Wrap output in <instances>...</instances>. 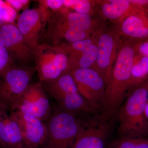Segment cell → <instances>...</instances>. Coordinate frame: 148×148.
Returning <instances> with one entry per match:
<instances>
[{"label": "cell", "instance_id": "1", "mask_svg": "<svg viewBox=\"0 0 148 148\" xmlns=\"http://www.w3.org/2000/svg\"><path fill=\"white\" fill-rule=\"evenodd\" d=\"M140 41L126 38L122 40L110 79L106 85L105 108L101 115L106 120L116 115L128 95L132 66Z\"/></svg>", "mask_w": 148, "mask_h": 148}, {"label": "cell", "instance_id": "2", "mask_svg": "<svg viewBox=\"0 0 148 148\" xmlns=\"http://www.w3.org/2000/svg\"><path fill=\"white\" fill-rule=\"evenodd\" d=\"M148 100V79L130 92L116 114L119 137H148V120L145 114Z\"/></svg>", "mask_w": 148, "mask_h": 148}, {"label": "cell", "instance_id": "3", "mask_svg": "<svg viewBox=\"0 0 148 148\" xmlns=\"http://www.w3.org/2000/svg\"><path fill=\"white\" fill-rule=\"evenodd\" d=\"M41 83L64 112L78 116L94 115L98 112L80 94L69 71L56 79Z\"/></svg>", "mask_w": 148, "mask_h": 148}, {"label": "cell", "instance_id": "4", "mask_svg": "<svg viewBox=\"0 0 148 148\" xmlns=\"http://www.w3.org/2000/svg\"><path fill=\"white\" fill-rule=\"evenodd\" d=\"M47 121L48 138L44 148H71L85 122L61 109L51 114Z\"/></svg>", "mask_w": 148, "mask_h": 148}, {"label": "cell", "instance_id": "5", "mask_svg": "<svg viewBox=\"0 0 148 148\" xmlns=\"http://www.w3.org/2000/svg\"><path fill=\"white\" fill-rule=\"evenodd\" d=\"M33 54L41 83L56 79L69 71V55L59 45L39 44Z\"/></svg>", "mask_w": 148, "mask_h": 148}, {"label": "cell", "instance_id": "6", "mask_svg": "<svg viewBox=\"0 0 148 148\" xmlns=\"http://www.w3.org/2000/svg\"><path fill=\"white\" fill-rule=\"evenodd\" d=\"M98 53L92 69L98 72L108 84L122 42V37L114 28L103 27L96 35Z\"/></svg>", "mask_w": 148, "mask_h": 148}, {"label": "cell", "instance_id": "7", "mask_svg": "<svg viewBox=\"0 0 148 148\" xmlns=\"http://www.w3.org/2000/svg\"><path fill=\"white\" fill-rule=\"evenodd\" d=\"M69 71L80 94L92 108L103 114L106 104V85L101 75L91 69Z\"/></svg>", "mask_w": 148, "mask_h": 148}, {"label": "cell", "instance_id": "8", "mask_svg": "<svg viewBox=\"0 0 148 148\" xmlns=\"http://www.w3.org/2000/svg\"><path fill=\"white\" fill-rule=\"evenodd\" d=\"M36 68L10 67L0 78V108L10 111L30 85Z\"/></svg>", "mask_w": 148, "mask_h": 148}, {"label": "cell", "instance_id": "9", "mask_svg": "<svg viewBox=\"0 0 148 148\" xmlns=\"http://www.w3.org/2000/svg\"><path fill=\"white\" fill-rule=\"evenodd\" d=\"M12 111L47 121L51 114V108L41 82L29 85L10 111Z\"/></svg>", "mask_w": 148, "mask_h": 148}, {"label": "cell", "instance_id": "10", "mask_svg": "<svg viewBox=\"0 0 148 148\" xmlns=\"http://www.w3.org/2000/svg\"><path fill=\"white\" fill-rule=\"evenodd\" d=\"M9 112L19 125L26 148H39L45 145L48 138L46 123L20 112Z\"/></svg>", "mask_w": 148, "mask_h": 148}, {"label": "cell", "instance_id": "11", "mask_svg": "<svg viewBox=\"0 0 148 148\" xmlns=\"http://www.w3.org/2000/svg\"><path fill=\"white\" fill-rule=\"evenodd\" d=\"M0 41L12 59L25 63L34 56L33 49L27 44L18 27L14 24L0 26Z\"/></svg>", "mask_w": 148, "mask_h": 148}, {"label": "cell", "instance_id": "12", "mask_svg": "<svg viewBox=\"0 0 148 148\" xmlns=\"http://www.w3.org/2000/svg\"><path fill=\"white\" fill-rule=\"evenodd\" d=\"M110 127L101 116L100 119L85 122L71 148H104Z\"/></svg>", "mask_w": 148, "mask_h": 148}, {"label": "cell", "instance_id": "13", "mask_svg": "<svg viewBox=\"0 0 148 148\" xmlns=\"http://www.w3.org/2000/svg\"><path fill=\"white\" fill-rule=\"evenodd\" d=\"M45 22L39 8L27 9L18 16L17 27L33 50L39 44L40 33Z\"/></svg>", "mask_w": 148, "mask_h": 148}, {"label": "cell", "instance_id": "14", "mask_svg": "<svg viewBox=\"0 0 148 148\" xmlns=\"http://www.w3.org/2000/svg\"><path fill=\"white\" fill-rule=\"evenodd\" d=\"M96 6L101 16L113 22L115 25L131 14L145 13L140 6L130 0L96 1Z\"/></svg>", "mask_w": 148, "mask_h": 148}, {"label": "cell", "instance_id": "15", "mask_svg": "<svg viewBox=\"0 0 148 148\" xmlns=\"http://www.w3.org/2000/svg\"><path fill=\"white\" fill-rule=\"evenodd\" d=\"M0 148H26L18 122L9 111L0 108Z\"/></svg>", "mask_w": 148, "mask_h": 148}, {"label": "cell", "instance_id": "16", "mask_svg": "<svg viewBox=\"0 0 148 148\" xmlns=\"http://www.w3.org/2000/svg\"><path fill=\"white\" fill-rule=\"evenodd\" d=\"M121 36L139 41L148 40V15L144 12L127 16L114 27Z\"/></svg>", "mask_w": 148, "mask_h": 148}, {"label": "cell", "instance_id": "17", "mask_svg": "<svg viewBox=\"0 0 148 148\" xmlns=\"http://www.w3.org/2000/svg\"><path fill=\"white\" fill-rule=\"evenodd\" d=\"M54 15L69 27L92 34H96L105 27L99 18H94L91 14L69 11L65 8Z\"/></svg>", "mask_w": 148, "mask_h": 148}, {"label": "cell", "instance_id": "18", "mask_svg": "<svg viewBox=\"0 0 148 148\" xmlns=\"http://www.w3.org/2000/svg\"><path fill=\"white\" fill-rule=\"evenodd\" d=\"M48 22L49 25L46 35L51 40L53 45H59L62 39L71 43L88 38L96 34L71 28L53 14L50 16Z\"/></svg>", "mask_w": 148, "mask_h": 148}, {"label": "cell", "instance_id": "19", "mask_svg": "<svg viewBox=\"0 0 148 148\" xmlns=\"http://www.w3.org/2000/svg\"><path fill=\"white\" fill-rule=\"evenodd\" d=\"M96 41L82 53L69 55V70L77 69H91L95 65L98 56Z\"/></svg>", "mask_w": 148, "mask_h": 148}, {"label": "cell", "instance_id": "20", "mask_svg": "<svg viewBox=\"0 0 148 148\" xmlns=\"http://www.w3.org/2000/svg\"><path fill=\"white\" fill-rule=\"evenodd\" d=\"M148 79V58L137 53L131 72L128 94L135 87Z\"/></svg>", "mask_w": 148, "mask_h": 148}, {"label": "cell", "instance_id": "21", "mask_svg": "<svg viewBox=\"0 0 148 148\" xmlns=\"http://www.w3.org/2000/svg\"><path fill=\"white\" fill-rule=\"evenodd\" d=\"M108 148H148V137H119L113 141Z\"/></svg>", "mask_w": 148, "mask_h": 148}, {"label": "cell", "instance_id": "22", "mask_svg": "<svg viewBox=\"0 0 148 148\" xmlns=\"http://www.w3.org/2000/svg\"><path fill=\"white\" fill-rule=\"evenodd\" d=\"M65 8H72L79 13L92 15L94 12L96 1L88 0H63Z\"/></svg>", "mask_w": 148, "mask_h": 148}, {"label": "cell", "instance_id": "23", "mask_svg": "<svg viewBox=\"0 0 148 148\" xmlns=\"http://www.w3.org/2000/svg\"><path fill=\"white\" fill-rule=\"evenodd\" d=\"M17 17V12L6 1L0 0V23L13 24Z\"/></svg>", "mask_w": 148, "mask_h": 148}, {"label": "cell", "instance_id": "24", "mask_svg": "<svg viewBox=\"0 0 148 148\" xmlns=\"http://www.w3.org/2000/svg\"><path fill=\"white\" fill-rule=\"evenodd\" d=\"M12 61V59L0 41V78L4 73L11 67Z\"/></svg>", "mask_w": 148, "mask_h": 148}, {"label": "cell", "instance_id": "25", "mask_svg": "<svg viewBox=\"0 0 148 148\" xmlns=\"http://www.w3.org/2000/svg\"><path fill=\"white\" fill-rule=\"evenodd\" d=\"M138 53L148 58V40L140 41L138 47Z\"/></svg>", "mask_w": 148, "mask_h": 148}, {"label": "cell", "instance_id": "26", "mask_svg": "<svg viewBox=\"0 0 148 148\" xmlns=\"http://www.w3.org/2000/svg\"><path fill=\"white\" fill-rule=\"evenodd\" d=\"M5 1L16 12L23 9L24 8L26 10L22 3V0H7Z\"/></svg>", "mask_w": 148, "mask_h": 148}, {"label": "cell", "instance_id": "27", "mask_svg": "<svg viewBox=\"0 0 148 148\" xmlns=\"http://www.w3.org/2000/svg\"><path fill=\"white\" fill-rule=\"evenodd\" d=\"M130 1L140 6L144 12L148 15V0H130Z\"/></svg>", "mask_w": 148, "mask_h": 148}, {"label": "cell", "instance_id": "28", "mask_svg": "<svg viewBox=\"0 0 148 148\" xmlns=\"http://www.w3.org/2000/svg\"><path fill=\"white\" fill-rule=\"evenodd\" d=\"M145 114L146 118L148 120V100L147 104H146L145 109Z\"/></svg>", "mask_w": 148, "mask_h": 148}, {"label": "cell", "instance_id": "29", "mask_svg": "<svg viewBox=\"0 0 148 148\" xmlns=\"http://www.w3.org/2000/svg\"><path fill=\"white\" fill-rule=\"evenodd\" d=\"M0 145H1V142H0Z\"/></svg>", "mask_w": 148, "mask_h": 148}, {"label": "cell", "instance_id": "30", "mask_svg": "<svg viewBox=\"0 0 148 148\" xmlns=\"http://www.w3.org/2000/svg\"><path fill=\"white\" fill-rule=\"evenodd\" d=\"M42 148H44L43 147H42Z\"/></svg>", "mask_w": 148, "mask_h": 148}]
</instances>
